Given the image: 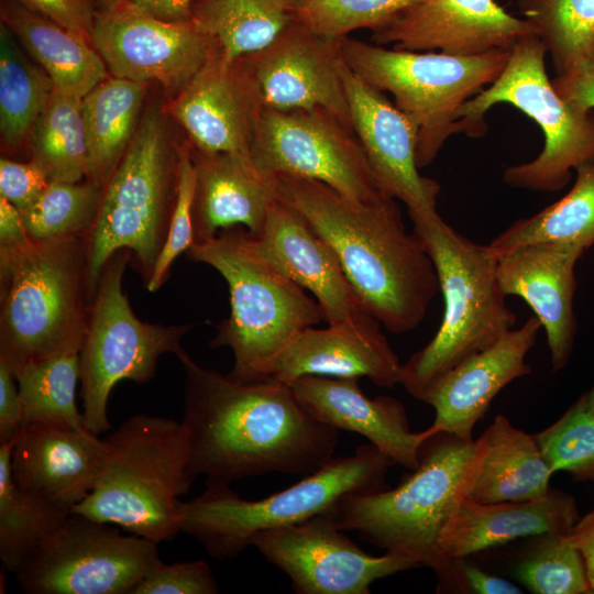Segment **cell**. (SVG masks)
Instances as JSON below:
<instances>
[{"label": "cell", "instance_id": "db71d44e", "mask_svg": "<svg viewBox=\"0 0 594 594\" xmlns=\"http://www.w3.org/2000/svg\"><path fill=\"white\" fill-rule=\"evenodd\" d=\"M94 1H95L97 11H107L127 2L128 0H94Z\"/></svg>", "mask_w": 594, "mask_h": 594}, {"label": "cell", "instance_id": "7c38bea8", "mask_svg": "<svg viewBox=\"0 0 594 594\" xmlns=\"http://www.w3.org/2000/svg\"><path fill=\"white\" fill-rule=\"evenodd\" d=\"M132 254L122 249L107 262L90 302L86 333L79 350L80 397L87 429L96 435L111 429L108 399L123 380L145 384L155 375L158 358L175 355L194 324L163 326L141 321L122 289Z\"/></svg>", "mask_w": 594, "mask_h": 594}, {"label": "cell", "instance_id": "f546056e", "mask_svg": "<svg viewBox=\"0 0 594 594\" xmlns=\"http://www.w3.org/2000/svg\"><path fill=\"white\" fill-rule=\"evenodd\" d=\"M488 451L468 498L482 504L544 496L553 475L534 435L497 415L483 432Z\"/></svg>", "mask_w": 594, "mask_h": 594}, {"label": "cell", "instance_id": "f6af8a7d", "mask_svg": "<svg viewBox=\"0 0 594 594\" xmlns=\"http://www.w3.org/2000/svg\"><path fill=\"white\" fill-rule=\"evenodd\" d=\"M50 184L44 168L34 160L18 162L2 156L0 160V196L20 212L29 209Z\"/></svg>", "mask_w": 594, "mask_h": 594}, {"label": "cell", "instance_id": "6da1fadb", "mask_svg": "<svg viewBox=\"0 0 594 594\" xmlns=\"http://www.w3.org/2000/svg\"><path fill=\"white\" fill-rule=\"evenodd\" d=\"M189 472L208 484L278 472L308 475L334 454L339 430L311 417L290 385L241 383L198 365L184 350Z\"/></svg>", "mask_w": 594, "mask_h": 594}, {"label": "cell", "instance_id": "7a4b0ae2", "mask_svg": "<svg viewBox=\"0 0 594 594\" xmlns=\"http://www.w3.org/2000/svg\"><path fill=\"white\" fill-rule=\"evenodd\" d=\"M276 191L330 244L371 316L395 334L420 326L439 278L422 240L407 231L396 199L365 204L293 176H276Z\"/></svg>", "mask_w": 594, "mask_h": 594}, {"label": "cell", "instance_id": "ab89813d", "mask_svg": "<svg viewBox=\"0 0 594 594\" xmlns=\"http://www.w3.org/2000/svg\"><path fill=\"white\" fill-rule=\"evenodd\" d=\"M515 576L535 594L592 593L583 558L566 534L535 536L516 564Z\"/></svg>", "mask_w": 594, "mask_h": 594}, {"label": "cell", "instance_id": "277c9868", "mask_svg": "<svg viewBox=\"0 0 594 594\" xmlns=\"http://www.w3.org/2000/svg\"><path fill=\"white\" fill-rule=\"evenodd\" d=\"M103 462L89 495L72 514L112 524L156 543L180 529L178 499L194 477L184 421L136 414L103 438Z\"/></svg>", "mask_w": 594, "mask_h": 594}, {"label": "cell", "instance_id": "ee69618b", "mask_svg": "<svg viewBox=\"0 0 594 594\" xmlns=\"http://www.w3.org/2000/svg\"><path fill=\"white\" fill-rule=\"evenodd\" d=\"M219 586L206 561H158L131 594H216Z\"/></svg>", "mask_w": 594, "mask_h": 594}, {"label": "cell", "instance_id": "9a60e30c", "mask_svg": "<svg viewBox=\"0 0 594 594\" xmlns=\"http://www.w3.org/2000/svg\"><path fill=\"white\" fill-rule=\"evenodd\" d=\"M250 546L289 578L297 594H370L376 580L420 566L396 552L378 557L364 552L328 512L262 530Z\"/></svg>", "mask_w": 594, "mask_h": 594}, {"label": "cell", "instance_id": "d6a6232c", "mask_svg": "<svg viewBox=\"0 0 594 594\" xmlns=\"http://www.w3.org/2000/svg\"><path fill=\"white\" fill-rule=\"evenodd\" d=\"M571 190L538 213L514 221L488 245L501 255L528 243L553 242L584 251L594 244V161L575 168Z\"/></svg>", "mask_w": 594, "mask_h": 594}, {"label": "cell", "instance_id": "b9f144b4", "mask_svg": "<svg viewBox=\"0 0 594 594\" xmlns=\"http://www.w3.org/2000/svg\"><path fill=\"white\" fill-rule=\"evenodd\" d=\"M424 0H298L294 21L321 35L344 37L354 30L378 31Z\"/></svg>", "mask_w": 594, "mask_h": 594}, {"label": "cell", "instance_id": "30bf717a", "mask_svg": "<svg viewBox=\"0 0 594 594\" xmlns=\"http://www.w3.org/2000/svg\"><path fill=\"white\" fill-rule=\"evenodd\" d=\"M341 52L352 72L391 92L414 124L418 168L430 165L446 141L460 133L459 110L498 78L510 56V51L460 56L384 48L349 36L341 37Z\"/></svg>", "mask_w": 594, "mask_h": 594}, {"label": "cell", "instance_id": "4dcf8cb0", "mask_svg": "<svg viewBox=\"0 0 594 594\" xmlns=\"http://www.w3.org/2000/svg\"><path fill=\"white\" fill-rule=\"evenodd\" d=\"M147 82L107 77L81 99L88 148L87 180L105 186L131 145Z\"/></svg>", "mask_w": 594, "mask_h": 594}, {"label": "cell", "instance_id": "7dc6e473", "mask_svg": "<svg viewBox=\"0 0 594 594\" xmlns=\"http://www.w3.org/2000/svg\"><path fill=\"white\" fill-rule=\"evenodd\" d=\"M556 91L583 110L594 109V57L582 58L552 80Z\"/></svg>", "mask_w": 594, "mask_h": 594}, {"label": "cell", "instance_id": "ac0fdd59", "mask_svg": "<svg viewBox=\"0 0 594 594\" xmlns=\"http://www.w3.org/2000/svg\"><path fill=\"white\" fill-rule=\"evenodd\" d=\"M241 58L257 80L265 107L321 108L353 129L339 68L341 37L293 21L265 47Z\"/></svg>", "mask_w": 594, "mask_h": 594}, {"label": "cell", "instance_id": "836d02e7", "mask_svg": "<svg viewBox=\"0 0 594 594\" xmlns=\"http://www.w3.org/2000/svg\"><path fill=\"white\" fill-rule=\"evenodd\" d=\"M54 85L44 69L32 63L0 24V133L4 147L18 151L32 134Z\"/></svg>", "mask_w": 594, "mask_h": 594}, {"label": "cell", "instance_id": "7bdbcfd3", "mask_svg": "<svg viewBox=\"0 0 594 594\" xmlns=\"http://www.w3.org/2000/svg\"><path fill=\"white\" fill-rule=\"evenodd\" d=\"M196 189V169L189 146L179 148L178 183L175 205L167 237L152 275L145 283L148 292L157 290L166 280L175 258L194 244L193 204Z\"/></svg>", "mask_w": 594, "mask_h": 594}, {"label": "cell", "instance_id": "60d3db41", "mask_svg": "<svg viewBox=\"0 0 594 594\" xmlns=\"http://www.w3.org/2000/svg\"><path fill=\"white\" fill-rule=\"evenodd\" d=\"M534 437L552 473L565 471L574 481L594 482V410L585 395Z\"/></svg>", "mask_w": 594, "mask_h": 594}, {"label": "cell", "instance_id": "8992f818", "mask_svg": "<svg viewBox=\"0 0 594 594\" xmlns=\"http://www.w3.org/2000/svg\"><path fill=\"white\" fill-rule=\"evenodd\" d=\"M0 360L13 371L79 352L89 315L84 237L33 240L0 255Z\"/></svg>", "mask_w": 594, "mask_h": 594}, {"label": "cell", "instance_id": "c3c4849f", "mask_svg": "<svg viewBox=\"0 0 594 594\" xmlns=\"http://www.w3.org/2000/svg\"><path fill=\"white\" fill-rule=\"evenodd\" d=\"M23 422L19 386L12 369L0 360V443L15 438Z\"/></svg>", "mask_w": 594, "mask_h": 594}, {"label": "cell", "instance_id": "f35d334b", "mask_svg": "<svg viewBox=\"0 0 594 594\" xmlns=\"http://www.w3.org/2000/svg\"><path fill=\"white\" fill-rule=\"evenodd\" d=\"M103 187L92 182H50L40 198L21 212L33 240L84 237L91 228L100 206Z\"/></svg>", "mask_w": 594, "mask_h": 594}, {"label": "cell", "instance_id": "5bb4252c", "mask_svg": "<svg viewBox=\"0 0 594 594\" xmlns=\"http://www.w3.org/2000/svg\"><path fill=\"white\" fill-rule=\"evenodd\" d=\"M249 154L263 173L274 177L319 180L343 196L365 204L387 197L375 180L354 129L321 108L284 110L265 107L257 120Z\"/></svg>", "mask_w": 594, "mask_h": 594}, {"label": "cell", "instance_id": "83f0119b", "mask_svg": "<svg viewBox=\"0 0 594 594\" xmlns=\"http://www.w3.org/2000/svg\"><path fill=\"white\" fill-rule=\"evenodd\" d=\"M579 518L573 496L559 490L525 502L482 504L466 497L444 527L439 547L453 562L518 538L568 534Z\"/></svg>", "mask_w": 594, "mask_h": 594}, {"label": "cell", "instance_id": "7402d4cb", "mask_svg": "<svg viewBox=\"0 0 594 594\" xmlns=\"http://www.w3.org/2000/svg\"><path fill=\"white\" fill-rule=\"evenodd\" d=\"M541 328L538 318L531 316L441 376L421 400L435 409L431 426L437 432L473 440V429L494 397L514 380L531 373L526 356Z\"/></svg>", "mask_w": 594, "mask_h": 594}, {"label": "cell", "instance_id": "4fadbf2b", "mask_svg": "<svg viewBox=\"0 0 594 594\" xmlns=\"http://www.w3.org/2000/svg\"><path fill=\"white\" fill-rule=\"evenodd\" d=\"M156 542L70 514L14 573L28 594H131L161 561Z\"/></svg>", "mask_w": 594, "mask_h": 594}, {"label": "cell", "instance_id": "3957f363", "mask_svg": "<svg viewBox=\"0 0 594 594\" xmlns=\"http://www.w3.org/2000/svg\"><path fill=\"white\" fill-rule=\"evenodd\" d=\"M487 451L483 433L468 441L437 432L425 442L418 466L395 488L345 494L328 513L341 530L432 569L438 592L455 590V564L442 553L439 539L469 496Z\"/></svg>", "mask_w": 594, "mask_h": 594}, {"label": "cell", "instance_id": "ffe728a7", "mask_svg": "<svg viewBox=\"0 0 594 594\" xmlns=\"http://www.w3.org/2000/svg\"><path fill=\"white\" fill-rule=\"evenodd\" d=\"M530 36H537L535 26L509 14L495 0H424L373 32L371 38L396 50L473 56L512 51Z\"/></svg>", "mask_w": 594, "mask_h": 594}, {"label": "cell", "instance_id": "4316f807", "mask_svg": "<svg viewBox=\"0 0 594 594\" xmlns=\"http://www.w3.org/2000/svg\"><path fill=\"white\" fill-rule=\"evenodd\" d=\"M189 150L196 169L194 244L234 226L258 235L278 201L276 177L263 173L249 153Z\"/></svg>", "mask_w": 594, "mask_h": 594}, {"label": "cell", "instance_id": "f5cc1de1", "mask_svg": "<svg viewBox=\"0 0 594 594\" xmlns=\"http://www.w3.org/2000/svg\"><path fill=\"white\" fill-rule=\"evenodd\" d=\"M135 9L167 22L190 20L193 0H128Z\"/></svg>", "mask_w": 594, "mask_h": 594}, {"label": "cell", "instance_id": "cb8c5ba5", "mask_svg": "<svg viewBox=\"0 0 594 594\" xmlns=\"http://www.w3.org/2000/svg\"><path fill=\"white\" fill-rule=\"evenodd\" d=\"M359 377L304 375L290 387L301 407L315 419L338 430L362 435L395 464L415 470L425 442L437 430L414 432L404 405L394 397L370 398Z\"/></svg>", "mask_w": 594, "mask_h": 594}, {"label": "cell", "instance_id": "f1b7e54d", "mask_svg": "<svg viewBox=\"0 0 594 594\" xmlns=\"http://www.w3.org/2000/svg\"><path fill=\"white\" fill-rule=\"evenodd\" d=\"M0 16L61 92L82 99L108 77L103 59L86 36L14 0H1Z\"/></svg>", "mask_w": 594, "mask_h": 594}, {"label": "cell", "instance_id": "44dd1931", "mask_svg": "<svg viewBox=\"0 0 594 594\" xmlns=\"http://www.w3.org/2000/svg\"><path fill=\"white\" fill-rule=\"evenodd\" d=\"M370 314L323 329L307 328L265 369L262 381L290 385L304 375L367 377L375 385L399 384L402 364Z\"/></svg>", "mask_w": 594, "mask_h": 594}, {"label": "cell", "instance_id": "d6986e66", "mask_svg": "<svg viewBox=\"0 0 594 594\" xmlns=\"http://www.w3.org/2000/svg\"><path fill=\"white\" fill-rule=\"evenodd\" d=\"M265 108L261 87L240 57L218 51L173 98L169 113L205 153H249Z\"/></svg>", "mask_w": 594, "mask_h": 594}, {"label": "cell", "instance_id": "f907efd6", "mask_svg": "<svg viewBox=\"0 0 594 594\" xmlns=\"http://www.w3.org/2000/svg\"><path fill=\"white\" fill-rule=\"evenodd\" d=\"M31 241L21 212L0 196V255L13 253Z\"/></svg>", "mask_w": 594, "mask_h": 594}, {"label": "cell", "instance_id": "11a10c76", "mask_svg": "<svg viewBox=\"0 0 594 594\" xmlns=\"http://www.w3.org/2000/svg\"><path fill=\"white\" fill-rule=\"evenodd\" d=\"M585 398L590 407L594 410V387L587 394H585Z\"/></svg>", "mask_w": 594, "mask_h": 594}, {"label": "cell", "instance_id": "e0dca14e", "mask_svg": "<svg viewBox=\"0 0 594 594\" xmlns=\"http://www.w3.org/2000/svg\"><path fill=\"white\" fill-rule=\"evenodd\" d=\"M339 68L353 129L381 191L387 197L402 200L411 221L439 215L437 198L440 185L419 174L414 124L384 92L352 72L343 55Z\"/></svg>", "mask_w": 594, "mask_h": 594}, {"label": "cell", "instance_id": "8d00e7d4", "mask_svg": "<svg viewBox=\"0 0 594 594\" xmlns=\"http://www.w3.org/2000/svg\"><path fill=\"white\" fill-rule=\"evenodd\" d=\"M14 376L23 409L22 426L43 422L87 429L76 404L79 352L28 363Z\"/></svg>", "mask_w": 594, "mask_h": 594}, {"label": "cell", "instance_id": "5b68a950", "mask_svg": "<svg viewBox=\"0 0 594 594\" xmlns=\"http://www.w3.org/2000/svg\"><path fill=\"white\" fill-rule=\"evenodd\" d=\"M187 255L213 267L228 284L230 316L217 327L210 345L232 351L228 376L237 382H261L268 364L296 336L323 320L318 302L264 257L242 226L193 244Z\"/></svg>", "mask_w": 594, "mask_h": 594}, {"label": "cell", "instance_id": "484cf974", "mask_svg": "<svg viewBox=\"0 0 594 594\" xmlns=\"http://www.w3.org/2000/svg\"><path fill=\"white\" fill-rule=\"evenodd\" d=\"M254 238L267 261L315 296L328 324L367 312L333 249L297 210L278 200Z\"/></svg>", "mask_w": 594, "mask_h": 594}, {"label": "cell", "instance_id": "2e32d148", "mask_svg": "<svg viewBox=\"0 0 594 594\" xmlns=\"http://www.w3.org/2000/svg\"><path fill=\"white\" fill-rule=\"evenodd\" d=\"M90 41L111 76L157 81L173 98L219 51L191 20L163 21L128 1L97 11Z\"/></svg>", "mask_w": 594, "mask_h": 594}, {"label": "cell", "instance_id": "8fae6325", "mask_svg": "<svg viewBox=\"0 0 594 594\" xmlns=\"http://www.w3.org/2000/svg\"><path fill=\"white\" fill-rule=\"evenodd\" d=\"M547 51L538 36L517 43L498 78L459 110V131L484 135L485 113L497 103L516 107L532 119L544 136L543 148L532 161L505 169L503 179L513 188L558 191L571 169L594 161V111L565 101L546 70Z\"/></svg>", "mask_w": 594, "mask_h": 594}, {"label": "cell", "instance_id": "603a6c76", "mask_svg": "<svg viewBox=\"0 0 594 594\" xmlns=\"http://www.w3.org/2000/svg\"><path fill=\"white\" fill-rule=\"evenodd\" d=\"M103 455V439L88 429L25 424L14 438L11 476L21 490L72 513L94 488Z\"/></svg>", "mask_w": 594, "mask_h": 594}, {"label": "cell", "instance_id": "bcb514c9", "mask_svg": "<svg viewBox=\"0 0 594 594\" xmlns=\"http://www.w3.org/2000/svg\"><path fill=\"white\" fill-rule=\"evenodd\" d=\"M63 28L90 40L95 19L94 0H14Z\"/></svg>", "mask_w": 594, "mask_h": 594}, {"label": "cell", "instance_id": "1f68e13d", "mask_svg": "<svg viewBox=\"0 0 594 594\" xmlns=\"http://www.w3.org/2000/svg\"><path fill=\"white\" fill-rule=\"evenodd\" d=\"M298 0H193L190 20L230 61L255 53L294 21Z\"/></svg>", "mask_w": 594, "mask_h": 594}, {"label": "cell", "instance_id": "e575fe53", "mask_svg": "<svg viewBox=\"0 0 594 594\" xmlns=\"http://www.w3.org/2000/svg\"><path fill=\"white\" fill-rule=\"evenodd\" d=\"M14 439L0 443V559L15 573L30 552L72 514L21 490L11 476Z\"/></svg>", "mask_w": 594, "mask_h": 594}, {"label": "cell", "instance_id": "d4e9b609", "mask_svg": "<svg viewBox=\"0 0 594 594\" xmlns=\"http://www.w3.org/2000/svg\"><path fill=\"white\" fill-rule=\"evenodd\" d=\"M583 252L574 245L538 242L498 255L499 286L506 297L518 296L534 310L546 331L553 372L564 369L573 349L574 266Z\"/></svg>", "mask_w": 594, "mask_h": 594}, {"label": "cell", "instance_id": "681fc988", "mask_svg": "<svg viewBox=\"0 0 594 594\" xmlns=\"http://www.w3.org/2000/svg\"><path fill=\"white\" fill-rule=\"evenodd\" d=\"M455 590L475 594H520L522 591L514 583L492 575L465 559L455 560Z\"/></svg>", "mask_w": 594, "mask_h": 594}, {"label": "cell", "instance_id": "816d5d0a", "mask_svg": "<svg viewBox=\"0 0 594 594\" xmlns=\"http://www.w3.org/2000/svg\"><path fill=\"white\" fill-rule=\"evenodd\" d=\"M568 540L580 551L592 593H594V507L579 518L566 534Z\"/></svg>", "mask_w": 594, "mask_h": 594}, {"label": "cell", "instance_id": "9c48e42d", "mask_svg": "<svg viewBox=\"0 0 594 594\" xmlns=\"http://www.w3.org/2000/svg\"><path fill=\"white\" fill-rule=\"evenodd\" d=\"M178 157L179 150L172 154L162 111L151 106L103 186L97 217L84 238L90 302L102 268L119 250H129L145 283L150 279L175 205Z\"/></svg>", "mask_w": 594, "mask_h": 594}, {"label": "cell", "instance_id": "ba28073f", "mask_svg": "<svg viewBox=\"0 0 594 594\" xmlns=\"http://www.w3.org/2000/svg\"><path fill=\"white\" fill-rule=\"evenodd\" d=\"M394 461L372 443L352 455L332 458L288 488L257 501L241 498L229 484H208L201 495L180 502V529L213 559L239 556L252 537L266 529L304 521L327 513L345 494L388 488Z\"/></svg>", "mask_w": 594, "mask_h": 594}, {"label": "cell", "instance_id": "d590c367", "mask_svg": "<svg viewBox=\"0 0 594 594\" xmlns=\"http://www.w3.org/2000/svg\"><path fill=\"white\" fill-rule=\"evenodd\" d=\"M31 138V158L44 168L50 182L79 183L87 178L88 148L81 99L54 87Z\"/></svg>", "mask_w": 594, "mask_h": 594}, {"label": "cell", "instance_id": "52a82bcc", "mask_svg": "<svg viewBox=\"0 0 594 594\" xmlns=\"http://www.w3.org/2000/svg\"><path fill=\"white\" fill-rule=\"evenodd\" d=\"M411 222L435 264L444 301L437 333L400 367L399 384L422 400L447 372L513 329L516 316L498 283V255L488 244L472 242L439 215Z\"/></svg>", "mask_w": 594, "mask_h": 594}, {"label": "cell", "instance_id": "74e56055", "mask_svg": "<svg viewBox=\"0 0 594 594\" xmlns=\"http://www.w3.org/2000/svg\"><path fill=\"white\" fill-rule=\"evenodd\" d=\"M517 7L535 26L557 75L594 57V0H517Z\"/></svg>", "mask_w": 594, "mask_h": 594}]
</instances>
